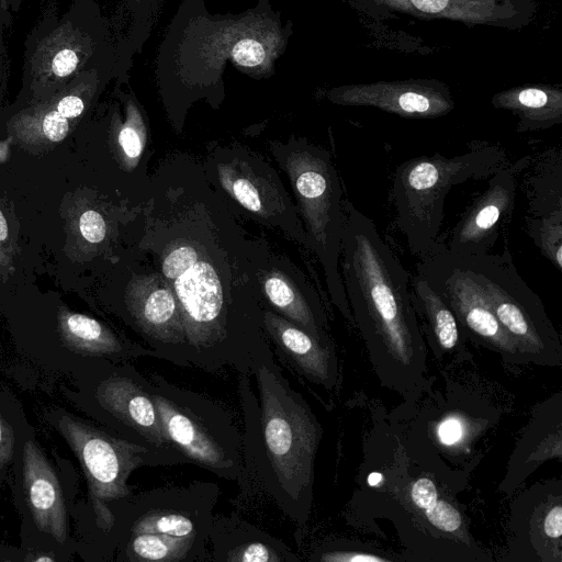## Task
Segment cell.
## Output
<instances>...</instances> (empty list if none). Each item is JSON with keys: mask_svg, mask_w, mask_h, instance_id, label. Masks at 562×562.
<instances>
[{"mask_svg": "<svg viewBox=\"0 0 562 562\" xmlns=\"http://www.w3.org/2000/svg\"><path fill=\"white\" fill-rule=\"evenodd\" d=\"M292 23H282L269 0L238 14H212L204 0H182L155 58L160 88L204 90L223 85L227 64L252 78L276 70Z\"/></svg>", "mask_w": 562, "mask_h": 562, "instance_id": "obj_2", "label": "cell"}, {"mask_svg": "<svg viewBox=\"0 0 562 562\" xmlns=\"http://www.w3.org/2000/svg\"><path fill=\"white\" fill-rule=\"evenodd\" d=\"M493 103L518 115L517 131L520 133L549 128L562 121L560 92L526 88L517 92L498 94L493 99Z\"/></svg>", "mask_w": 562, "mask_h": 562, "instance_id": "obj_16", "label": "cell"}, {"mask_svg": "<svg viewBox=\"0 0 562 562\" xmlns=\"http://www.w3.org/2000/svg\"><path fill=\"white\" fill-rule=\"evenodd\" d=\"M198 258L194 248L178 247L164 259L162 272L168 279L175 280L189 270L198 261Z\"/></svg>", "mask_w": 562, "mask_h": 562, "instance_id": "obj_28", "label": "cell"}, {"mask_svg": "<svg viewBox=\"0 0 562 562\" xmlns=\"http://www.w3.org/2000/svg\"><path fill=\"white\" fill-rule=\"evenodd\" d=\"M409 495L415 507L437 529L452 533L461 528L460 512L450 502L440 498L436 484L429 477L416 479L411 485Z\"/></svg>", "mask_w": 562, "mask_h": 562, "instance_id": "obj_22", "label": "cell"}, {"mask_svg": "<svg viewBox=\"0 0 562 562\" xmlns=\"http://www.w3.org/2000/svg\"><path fill=\"white\" fill-rule=\"evenodd\" d=\"M157 533L180 538H198V528L187 514L172 509L149 510L134 520L131 535Z\"/></svg>", "mask_w": 562, "mask_h": 562, "instance_id": "obj_24", "label": "cell"}, {"mask_svg": "<svg viewBox=\"0 0 562 562\" xmlns=\"http://www.w3.org/2000/svg\"><path fill=\"white\" fill-rule=\"evenodd\" d=\"M411 295L414 308L424 318L432 342L442 351L453 350L460 342V327L440 294L416 272L411 280Z\"/></svg>", "mask_w": 562, "mask_h": 562, "instance_id": "obj_17", "label": "cell"}, {"mask_svg": "<svg viewBox=\"0 0 562 562\" xmlns=\"http://www.w3.org/2000/svg\"><path fill=\"white\" fill-rule=\"evenodd\" d=\"M266 325L285 358L303 376L327 389L335 385L337 360L329 342L273 315L266 316Z\"/></svg>", "mask_w": 562, "mask_h": 562, "instance_id": "obj_15", "label": "cell"}, {"mask_svg": "<svg viewBox=\"0 0 562 562\" xmlns=\"http://www.w3.org/2000/svg\"><path fill=\"white\" fill-rule=\"evenodd\" d=\"M504 166L503 150L483 144L453 157L435 154L402 162L394 171L392 200L395 225L409 251L422 258L439 240L446 198L453 187L491 176Z\"/></svg>", "mask_w": 562, "mask_h": 562, "instance_id": "obj_4", "label": "cell"}, {"mask_svg": "<svg viewBox=\"0 0 562 562\" xmlns=\"http://www.w3.org/2000/svg\"><path fill=\"white\" fill-rule=\"evenodd\" d=\"M326 562H384L387 559L367 552L358 551H336L328 552L321 557Z\"/></svg>", "mask_w": 562, "mask_h": 562, "instance_id": "obj_33", "label": "cell"}, {"mask_svg": "<svg viewBox=\"0 0 562 562\" xmlns=\"http://www.w3.org/2000/svg\"><path fill=\"white\" fill-rule=\"evenodd\" d=\"M196 538H180L157 533L131 535L126 546L130 561L175 562L188 557Z\"/></svg>", "mask_w": 562, "mask_h": 562, "instance_id": "obj_21", "label": "cell"}, {"mask_svg": "<svg viewBox=\"0 0 562 562\" xmlns=\"http://www.w3.org/2000/svg\"><path fill=\"white\" fill-rule=\"evenodd\" d=\"M11 485L22 518V544L40 561L67 560L74 550L75 472L64 460H53L34 429L26 434L16 456Z\"/></svg>", "mask_w": 562, "mask_h": 562, "instance_id": "obj_5", "label": "cell"}, {"mask_svg": "<svg viewBox=\"0 0 562 562\" xmlns=\"http://www.w3.org/2000/svg\"><path fill=\"white\" fill-rule=\"evenodd\" d=\"M550 166L546 173L530 179L531 183L528 190L529 209L532 217L542 216L555 211H562V170L555 176L553 172L562 166L561 155L554 160V153L551 156Z\"/></svg>", "mask_w": 562, "mask_h": 562, "instance_id": "obj_23", "label": "cell"}, {"mask_svg": "<svg viewBox=\"0 0 562 562\" xmlns=\"http://www.w3.org/2000/svg\"><path fill=\"white\" fill-rule=\"evenodd\" d=\"M342 279L352 321L385 387L401 394L422 385L426 347L409 276L373 221L346 203Z\"/></svg>", "mask_w": 562, "mask_h": 562, "instance_id": "obj_1", "label": "cell"}, {"mask_svg": "<svg viewBox=\"0 0 562 562\" xmlns=\"http://www.w3.org/2000/svg\"><path fill=\"white\" fill-rule=\"evenodd\" d=\"M126 111L127 120L119 132L117 140L127 158L137 159L143 150L142 116L132 100L128 101Z\"/></svg>", "mask_w": 562, "mask_h": 562, "instance_id": "obj_26", "label": "cell"}, {"mask_svg": "<svg viewBox=\"0 0 562 562\" xmlns=\"http://www.w3.org/2000/svg\"><path fill=\"white\" fill-rule=\"evenodd\" d=\"M79 229L86 240L94 244L102 241L106 234L105 222L94 210H87L80 215Z\"/></svg>", "mask_w": 562, "mask_h": 562, "instance_id": "obj_29", "label": "cell"}, {"mask_svg": "<svg viewBox=\"0 0 562 562\" xmlns=\"http://www.w3.org/2000/svg\"><path fill=\"white\" fill-rule=\"evenodd\" d=\"M514 171L504 166L491 175L487 188L456 223L447 243L440 241L449 252L460 256L492 252L513 214L517 188Z\"/></svg>", "mask_w": 562, "mask_h": 562, "instance_id": "obj_12", "label": "cell"}, {"mask_svg": "<svg viewBox=\"0 0 562 562\" xmlns=\"http://www.w3.org/2000/svg\"><path fill=\"white\" fill-rule=\"evenodd\" d=\"M461 257L476 277L496 319L526 361L560 362L554 358L561 356L560 337L541 300L518 273L509 251Z\"/></svg>", "mask_w": 562, "mask_h": 562, "instance_id": "obj_10", "label": "cell"}, {"mask_svg": "<svg viewBox=\"0 0 562 562\" xmlns=\"http://www.w3.org/2000/svg\"><path fill=\"white\" fill-rule=\"evenodd\" d=\"M252 374L260 402L255 441L260 480L284 512L303 524L311 506L321 426L273 360L257 366Z\"/></svg>", "mask_w": 562, "mask_h": 562, "instance_id": "obj_3", "label": "cell"}, {"mask_svg": "<svg viewBox=\"0 0 562 562\" xmlns=\"http://www.w3.org/2000/svg\"><path fill=\"white\" fill-rule=\"evenodd\" d=\"M367 9L412 13L415 16L457 19L501 26L526 19L528 0H352Z\"/></svg>", "mask_w": 562, "mask_h": 562, "instance_id": "obj_14", "label": "cell"}, {"mask_svg": "<svg viewBox=\"0 0 562 562\" xmlns=\"http://www.w3.org/2000/svg\"><path fill=\"white\" fill-rule=\"evenodd\" d=\"M44 416L79 461L95 522L108 532L115 524L114 504L131 494L127 479L133 470L150 464V458L167 456L128 441L65 408L52 407Z\"/></svg>", "mask_w": 562, "mask_h": 562, "instance_id": "obj_7", "label": "cell"}, {"mask_svg": "<svg viewBox=\"0 0 562 562\" xmlns=\"http://www.w3.org/2000/svg\"><path fill=\"white\" fill-rule=\"evenodd\" d=\"M224 560L229 562H281L284 561V558L265 542L254 540L238 544L228 551Z\"/></svg>", "mask_w": 562, "mask_h": 562, "instance_id": "obj_27", "label": "cell"}, {"mask_svg": "<svg viewBox=\"0 0 562 562\" xmlns=\"http://www.w3.org/2000/svg\"><path fill=\"white\" fill-rule=\"evenodd\" d=\"M465 430L464 422L460 417L451 415L440 422L437 427V436L442 445L454 446L463 440Z\"/></svg>", "mask_w": 562, "mask_h": 562, "instance_id": "obj_30", "label": "cell"}, {"mask_svg": "<svg viewBox=\"0 0 562 562\" xmlns=\"http://www.w3.org/2000/svg\"><path fill=\"white\" fill-rule=\"evenodd\" d=\"M8 75V58L2 41V31L0 24V86L5 82V76Z\"/></svg>", "mask_w": 562, "mask_h": 562, "instance_id": "obj_35", "label": "cell"}, {"mask_svg": "<svg viewBox=\"0 0 562 562\" xmlns=\"http://www.w3.org/2000/svg\"><path fill=\"white\" fill-rule=\"evenodd\" d=\"M416 272L440 294L468 336L501 353L505 360L526 361L496 319L463 257L449 252L438 240L427 255L419 258Z\"/></svg>", "mask_w": 562, "mask_h": 562, "instance_id": "obj_11", "label": "cell"}, {"mask_svg": "<svg viewBox=\"0 0 562 562\" xmlns=\"http://www.w3.org/2000/svg\"><path fill=\"white\" fill-rule=\"evenodd\" d=\"M31 428L18 400L0 387V482L11 483L16 456Z\"/></svg>", "mask_w": 562, "mask_h": 562, "instance_id": "obj_19", "label": "cell"}, {"mask_svg": "<svg viewBox=\"0 0 562 562\" xmlns=\"http://www.w3.org/2000/svg\"><path fill=\"white\" fill-rule=\"evenodd\" d=\"M72 379L74 387H64L66 397L94 420L134 443L159 452H179L165 432L149 380L134 367L105 361Z\"/></svg>", "mask_w": 562, "mask_h": 562, "instance_id": "obj_8", "label": "cell"}, {"mask_svg": "<svg viewBox=\"0 0 562 562\" xmlns=\"http://www.w3.org/2000/svg\"><path fill=\"white\" fill-rule=\"evenodd\" d=\"M0 268L5 271L12 268L11 246L7 220L0 209Z\"/></svg>", "mask_w": 562, "mask_h": 562, "instance_id": "obj_34", "label": "cell"}, {"mask_svg": "<svg viewBox=\"0 0 562 562\" xmlns=\"http://www.w3.org/2000/svg\"><path fill=\"white\" fill-rule=\"evenodd\" d=\"M148 387L167 437L183 457L221 476L240 474V438L222 407L157 376Z\"/></svg>", "mask_w": 562, "mask_h": 562, "instance_id": "obj_9", "label": "cell"}, {"mask_svg": "<svg viewBox=\"0 0 562 562\" xmlns=\"http://www.w3.org/2000/svg\"><path fill=\"white\" fill-rule=\"evenodd\" d=\"M528 235L541 254L559 270L562 268V211L527 217Z\"/></svg>", "mask_w": 562, "mask_h": 562, "instance_id": "obj_25", "label": "cell"}, {"mask_svg": "<svg viewBox=\"0 0 562 562\" xmlns=\"http://www.w3.org/2000/svg\"><path fill=\"white\" fill-rule=\"evenodd\" d=\"M329 99L338 104L375 106L408 117H437L453 108L447 89L423 82L337 88L329 92Z\"/></svg>", "mask_w": 562, "mask_h": 562, "instance_id": "obj_13", "label": "cell"}, {"mask_svg": "<svg viewBox=\"0 0 562 562\" xmlns=\"http://www.w3.org/2000/svg\"><path fill=\"white\" fill-rule=\"evenodd\" d=\"M70 121L57 111L50 99H46L20 111L8 126L13 135L27 144H53L67 136Z\"/></svg>", "mask_w": 562, "mask_h": 562, "instance_id": "obj_18", "label": "cell"}, {"mask_svg": "<svg viewBox=\"0 0 562 562\" xmlns=\"http://www.w3.org/2000/svg\"><path fill=\"white\" fill-rule=\"evenodd\" d=\"M232 191L237 201L251 212H259L261 201L255 187L245 179H237L232 184Z\"/></svg>", "mask_w": 562, "mask_h": 562, "instance_id": "obj_31", "label": "cell"}, {"mask_svg": "<svg viewBox=\"0 0 562 562\" xmlns=\"http://www.w3.org/2000/svg\"><path fill=\"white\" fill-rule=\"evenodd\" d=\"M542 531L550 540H559L562 536V506L560 503L552 505L542 519Z\"/></svg>", "mask_w": 562, "mask_h": 562, "instance_id": "obj_32", "label": "cell"}, {"mask_svg": "<svg viewBox=\"0 0 562 562\" xmlns=\"http://www.w3.org/2000/svg\"><path fill=\"white\" fill-rule=\"evenodd\" d=\"M0 155H1V150H0Z\"/></svg>", "mask_w": 562, "mask_h": 562, "instance_id": "obj_37", "label": "cell"}, {"mask_svg": "<svg viewBox=\"0 0 562 562\" xmlns=\"http://www.w3.org/2000/svg\"><path fill=\"white\" fill-rule=\"evenodd\" d=\"M0 1H1V4H2L3 9L7 10L9 5L14 4V2L18 1V0H0Z\"/></svg>", "mask_w": 562, "mask_h": 562, "instance_id": "obj_36", "label": "cell"}, {"mask_svg": "<svg viewBox=\"0 0 562 562\" xmlns=\"http://www.w3.org/2000/svg\"><path fill=\"white\" fill-rule=\"evenodd\" d=\"M119 45L97 3L80 0L36 36L26 53L24 80L36 101H44L85 70L116 66L120 71Z\"/></svg>", "mask_w": 562, "mask_h": 562, "instance_id": "obj_6", "label": "cell"}, {"mask_svg": "<svg viewBox=\"0 0 562 562\" xmlns=\"http://www.w3.org/2000/svg\"><path fill=\"white\" fill-rule=\"evenodd\" d=\"M128 12L127 32L119 46L120 69L127 78L133 57L142 53L158 20L164 0H123Z\"/></svg>", "mask_w": 562, "mask_h": 562, "instance_id": "obj_20", "label": "cell"}]
</instances>
